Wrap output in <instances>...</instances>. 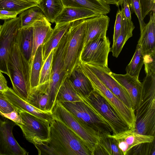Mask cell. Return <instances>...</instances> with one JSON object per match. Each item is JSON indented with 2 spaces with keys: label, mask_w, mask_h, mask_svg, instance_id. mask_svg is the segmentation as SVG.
Returning <instances> with one entry per match:
<instances>
[{
  "label": "cell",
  "mask_w": 155,
  "mask_h": 155,
  "mask_svg": "<svg viewBox=\"0 0 155 155\" xmlns=\"http://www.w3.org/2000/svg\"><path fill=\"white\" fill-rule=\"evenodd\" d=\"M35 146L39 155H91L83 140L54 117L50 123L48 140Z\"/></svg>",
  "instance_id": "cell-1"
},
{
  "label": "cell",
  "mask_w": 155,
  "mask_h": 155,
  "mask_svg": "<svg viewBox=\"0 0 155 155\" xmlns=\"http://www.w3.org/2000/svg\"><path fill=\"white\" fill-rule=\"evenodd\" d=\"M7 68L13 91L27 101L31 89V64L23 56L16 41L9 53Z\"/></svg>",
  "instance_id": "cell-2"
},
{
  "label": "cell",
  "mask_w": 155,
  "mask_h": 155,
  "mask_svg": "<svg viewBox=\"0 0 155 155\" xmlns=\"http://www.w3.org/2000/svg\"><path fill=\"white\" fill-rule=\"evenodd\" d=\"M68 111L87 127L100 137L112 134L106 120L85 97L76 102H60Z\"/></svg>",
  "instance_id": "cell-3"
},
{
  "label": "cell",
  "mask_w": 155,
  "mask_h": 155,
  "mask_svg": "<svg viewBox=\"0 0 155 155\" xmlns=\"http://www.w3.org/2000/svg\"><path fill=\"white\" fill-rule=\"evenodd\" d=\"M135 110V124L145 129L155 127V75L146 74Z\"/></svg>",
  "instance_id": "cell-4"
},
{
  "label": "cell",
  "mask_w": 155,
  "mask_h": 155,
  "mask_svg": "<svg viewBox=\"0 0 155 155\" xmlns=\"http://www.w3.org/2000/svg\"><path fill=\"white\" fill-rule=\"evenodd\" d=\"M79 65L83 72L90 80L94 90L102 96L114 108L130 129H134L135 121V110L127 107L110 91L85 63L80 62Z\"/></svg>",
  "instance_id": "cell-5"
},
{
  "label": "cell",
  "mask_w": 155,
  "mask_h": 155,
  "mask_svg": "<svg viewBox=\"0 0 155 155\" xmlns=\"http://www.w3.org/2000/svg\"><path fill=\"white\" fill-rule=\"evenodd\" d=\"M68 30L63 37L58 46L54 49L50 81L49 100L47 108V111H51L55 103L58 90L67 77L64 59L69 38Z\"/></svg>",
  "instance_id": "cell-6"
},
{
  "label": "cell",
  "mask_w": 155,
  "mask_h": 155,
  "mask_svg": "<svg viewBox=\"0 0 155 155\" xmlns=\"http://www.w3.org/2000/svg\"><path fill=\"white\" fill-rule=\"evenodd\" d=\"M68 31L69 38L64 59L67 77L80 62V57L85 41V19L77 20L71 23Z\"/></svg>",
  "instance_id": "cell-7"
},
{
  "label": "cell",
  "mask_w": 155,
  "mask_h": 155,
  "mask_svg": "<svg viewBox=\"0 0 155 155\" xmlns=\"http://www.w3.org/2000/svg\"><path fill=\"white\" fill-rule=\"evenodd\" d=\"M51 112L55 117L71 129L83 140L92 155L100 137L81 123L60 102L55 101Z\"/></svg>",
  "instance_id": "cell-8"
},
{
  "label": "cell",
  "mask_w": 155,
  "mask_h": 155,
  "mask_svg": "<svg viewBox=\"0 0 155 155\" xmlns=\"http://www.w3.org/2000/svg\"><path fill=\"white\" fill-rule=\"evenodd\" d=\"M21 117L22 124L16 123L21 129L26 139L35 146L48 141L50 123L26 111L15 109Z\"/></svg>",
  "instance_id": "cell-9"
},
{
  "label": "cell",
  "mask_w": 155,
  "mask_h": 155,
  "mask_svg": "<svg viewBox=\"0 0 155 155\" xmlns=\"http://www.w3.org/2000/svg\"><path fill=\"white\" fill-rule=\"evenodd\" d=\"M21 28L20 16L5 21L0 31V71L9 76L7 61L10 51L16 42Z\"/></svg>",
  "instance_id": "cell-10"
},
{
  "label": "cell",
  "mask_w": 155,
  "mask_h": 155,
  "mask_svg": "<svg viewBox=\"0 0 155 155\" xmlns=\"http://www.w3.org/2000/svg\"><path fill=\"white\" fill-rule=\"evenodd\" d=\"M106 120L116 134L130 129L114 108L97 92L92 91L84 97Z\"/></svg>",
  "instance_id": "cell-11"
},
{
  "label": "cell",
  "mask_w": 155,
  "mask_h": 155,
  "mask_svg": "<svg viewBox=\"0 0 155 155\" xmlns=\"http://www.w3.org/2000/svg\"><path fill=\"white\" fill-rule=\"evenodd\" d=\"M110 42L107 37L91 41L84 46L80 62L102 67H107L108 57L110 52Z\"/></svg>",
  "instance_id": "cell-12"
},
{
  "label": "cell",
  "mask_w": 155,
  "mask_h": 155,
  "mask_svg": "<svg viewBox=\"0 0 155 155\" xmlns=\"http://www.w3.org/2000/svg\"><path fill=\"white\" fill-rule=\"evenodd\" d=\"M16 123L0 114V155H26L28 153L18 143L12 133Z\"/></svg>",
  "instance_id": "cell-13"
},
{
  "label": "cell",
  "mask_w": 155,
  "mask_h": 155,
  "mask_svg": "<svg viewBox=\"0 0 155 155\" xmlns=\"http://www.w3.org/2000/svg\"><path fill=\"white\" fill-rule=\"evenodd\" d=\"M91 71L113 94L128 107L133 108L130 96L126 89L110 75L108 67L85 63Z\"/></svg>",
  "instance_id": "cell-14"
},
{
  "label": "cell",
  "mask_w": 155,
  "mask_h": 155,
  "mask_svg": "<svg viewBox=\"0 0 155 155\" xmlns=\"http://www.w3.org/2000/svg\"><path fill=\"white\" fill-rule=\"evenodd\" d=\"M109 21V18L106 15H99L85 19L86 33L84 46L93 40L106 37Z\"/></svg>",
  "instance_id": "cell-15"
},
{
  "label": "cell",
  "mask_w": 155,
  "mask_h": 155,
  "mask_svg": "<svg viewBox=\"0 0 155 155\" xmlns=\"http://www.w3.org/2000/svg\"><path fill=\"white\" fill-rule=\"evenodd\" d=\"M8 101L13 106L15 109H17L26 111L34 116L48 121L50 123L54 117L51 111H44L37 108L18 96L13 89L9 87L3 92Z\"/></svg>",
  "instance_id": "cell-16"
},
{
  "label": "cell",
  "mask_w": 155,
  "mask_h": 155,
  "mask_svg": "<svg viewBox=\"0 0 155 155\" xmlns=\"http://www.w3.org/2000/svg\"><path fill=\"white\" fill-rule=\"evenodd\" d=\"M110 74L126 89L131 99L133 107L135 110L141 90L142 83L127 73L118 74L111 71Z\"/></svg>",
  "instance_id": "cell-17"
},
{
  "label": "cell",
  "mask_w": 155,
  "mask_h": 155,
  "mask_svg": "<svg viewBox=\"0 0 155 155\" xmlns=\"http://www.w3.org/2000/svg\"><path fill=\"white\" fill-rule=\"evenodd\" d=\"M139 42L144 55L155 52V13L151 12L149 22L140 31Z\"/></svg>",
  "instance_id": "cell-18"
},
{
  "label": "cell",
  "mask_w": 155,
  "mask_h": 155,
  "mask_svg": "<svg viewBox=\"0 0 155 155\" xmlns=\"http://www.w3.org/2000/svg\"><path fill=\"white\" fill-rule=\"evenodd\" d=\"M67 78L74 89L82 96L86 97L94 90L90 80L83 72L79 64Z\"/></svg>",
  "instance_id": "cell-19"
},
{
  "label": "cell",
  "mask_w": 155,
  "mask_h": 155,
  "mask_svg": "<svg viewBox=\"0 0 155 155\" xmlns=\"http://www.w3.org/2000/svg\"><path fill=\"white\" fill-rule=\"evenodd\" d=\"M49 87L50 81H49L31 88L26 102L39 110L47 111Z\"/></svg>",
  "instance_id": "cell-20"
},
{
  "label": "cell",
  "mask_w": 155,
  "mask_h": 155,
  "mask_svg": "<svg viewBox=\"0 0 155 155\" xmlns=\"http://www.w3.org/2000/svg\"><path fill=\"white\" fill-rule=\"evenodd\" d=\"M98 15L94 12L86 8L64 7L55 19L54 22L55 24L71 23L77 20L86 19Z\"/></svg>",
  "instance_id": "cell-21"
},
{
  "label": "cell",
  "mask_w": 155,
  "mask_h": 155,
  "mask_svg": "<svg viewBox=\"0 0 155 155\" xmlns=\"http://www.w3.org/2000/svg\"><path fill=\"white\" fill-rule=\"evenodd\" d=\"M16 41L23 56L31 64L33 46V26L19 28Z\"/></svg>",
  "instance_id": "cell-22"
},
{
  "label": "cell",
  "mask_w": 155,
  "mask_h": 155,
  "mask_svg": "<svg viewBox=\"0 0 155 155\" xmlns=\"http://www.w3.org/2000/svg\"><path fill=\"white\" fill-rule=\"evenodd\" d=\"M33 27V46L31 61L38 47L45 43L53 30L51 23L45 17L35 21Z\"/></svg>",
  "instance_id": "cell-23"
},
{
  "label": "cell",
  "mask_w": 155,
  "mask_h": 155,
  "mask_svg": "<svg viewBox=\"0 0 155 155\" xmlns=\"http://www.w3.org/2000/svg\"><path fill=\"white\" fill-rule=\"evenodd\" d=\"M64 7L86 8L98 15H106L110 10V5L102 0H61Z\"/></svg>",
  "instance_id": "cell-24"
},
{
  "label": "cell",
  "mask_w": 155,
  "mask_h": 155,
  "mask_svg": "<svg viewBox=\"0 0 155 155\" xmlns=\"http://www.w3.org/2000/svg\"><path fill=\"white\" fill-rule=\"evenodd\" d=\"M71 24L68 22L56 24L49 37L43 45L44 62L51 51L58 46L63 37L69 29Z\"/></svg>",
  "instance_id": "cell-25"
},
{
  "label": "cell",
  "mask_w": 155,
  "mask_h": 155,
  "mask_svg": "<svg viewBox=\"0 0 155 155\" xmlns=\"http://www.w3.org/2000/svg\"><path fill=\"white\" fill-rule=\"evenodd\" d=\"M134 28L131 20L126 18L123 13V22L120 33L110 49V52H112L113 56L116 58L118 57L126 42L133 36L132 32Z\"/></svg>",
  "instance_id": "cell-26"
},
{
  "label": "cell",
  "mask_w": 155,
  "mask_h": 155,
  "mask_svg": "<svg viewBox=\"0 0 155 155\" xmlns=\"http://www.w3.org/2000/svg\"><path fill=\"white\" fill-rule=\"evenodd\" d=\"M108 135L115 139L123 140L128 145L129 151L132 148L140 144L150 142L155 140V136L137 133L134 131V129H129L117 134Z\"/></svg>",
  "instance_id": "cell-27"
},
{
  "label": "cell",
  "mask_w": 155,
  "mask_h": 155,
  "mask_svg": "<svg viewBox=\"0 0 155 155\" xmlns=\"http://www.w3.org/2000/svg\"><path fill=\"white\" fill-rule=\"evenodd\" d=\"M38 4L45 18L52 23L64 7L61 0H39Z\"/></svg>",
  "instance_id": "cell-28"
},
{
  "label": "cell",
  "mask_w": 155,
  "mask_h": 155,
  "mask_svg": "<svg viewBox=\"0 0 155 155\" xmlns=\"http://www.w3.org/2000/svg\"><path fill=\"white\" fill-rule=\"evenodd\" d=\"M43 45L37 49L31 64L30 82L31 89L35 87L39 84L41 70L43 65L42 55Z\"/></svg>",
  "instance_id": "cell-29"
},
{
  "label": "cell",
  "mask_w": 155,
  "mask_h": 155,
  "mask_svg": "<svg viewBox=\"0 0 155 155\" xmlns=\"http://www.w3.org/2000/svg\"><path fill=\"white\" fill-rule=\"evenodd\" d=\"M82 98V96L75 91L67 78L58 90L55 101L76 102L81 100Z\"/></svg>",
  "instance_id": "cell-30"
},
{
  "label": "cell",
  "mask_w": 155,
  "mask_h": 155,
  "mask_svg": "<svg viewBox=\"0 0 155 155\" xmlns=\"http://www.w3.org/2000/svg\"><path fill=\"white\" fill-rule=\"evenodd\" d=\"M143 64V55L141 45L138 41L133 58L126 67V73L139 80L140 72Z\"/></svg>",
  "instance_id": "cell-31"
},
{
  "label": "cell",
  "mask_w": 155,
  "mask_h": 155,
  "mask_svg": "<svg viewBox=\"0 0 155 155\" xmlns=\"http://www.w3.org/2000/svg\"><path fill=\"white\" fill-rule=\"evenodd\" d=\"M19 16L21 18V28L32 26L35 21L45 17L38 5L25 10L21 13Z\"/></svg>",
  "instance_id": "cell-32"
},
{
  "label": "cell",
  "mask_w": 155,
  "mask_h": 155,
  "mask_svg": "<svg viewBox=\"0 0 155 155\" xmlns=\"http://www.w3.org/2000/svg\"><path fill=\"white\" fill-rule=\"evenodd\" d=\"M38 5L35 2L22 0H0V10L16 12L20 14L31 7Z\"/></svg>",
  "instance_id": "cell-33"
},
{
  "label": "cell",
  "mask_w": 155,
  "mask_h": 155,
  "mask_svg": "<svg viewBox=\"0 0 155 155\" xmlns=\"http://www.w3.org/2000/svg\"><path fill=\"white\" fill-rule=\"evenodd\" d=\"M98 144L104 155H122L116 140L108 135L101 137Z\"/></svg>",
  "instance_id": "cell-34"
},
{
  "label": "cell",
  "mask_w": 155,
  "mask_h": 155,
  "mask_svg": "<svg viewBox=\"0 0 155 155\" xmlns=\"http://www.w3.org/2000/svg\"><path fill=\"white\" fill-rule=\"evenodd\" d=\"M127 155H155V140L150 142L140 144L132 148Z\"/></svg>",
  "instance_id": "cell-35"
},
{
  "label": "cell",
  "mask_w": 155,
  "mask_h": 155,
  "mask_svg": "<svg viewBox=\"0 0 155 155\" xmlns=\"http://www.w3.org/2000/svg\"><path fill=\"white\" fill-rule=\"evenodd\" d=\"M54 49L44 62L40 74L39 84L50 81Z\"/></svg>",
  "instance_id": "cell-36"
},
{
  "label": "cell",
  "mask_w": 155,
  "mask_h": 155,
  "mask_svg": "<svg viewBox=\"0 0 155 155\" xmlns=\"http://www.w3.org/2000/svg\"><path fill=\"white\" fill-rule=\"evenodd\" d=\"M143 64L146 74L155 75V52L143 55Z\"/></svg>",
  "instance_id": "cell-37"
},
{
  "label": "cell",
  "mask_w": 155,
  "mask_h": 155,
  "mask_svg": "<svg viewBox=\"0 0 155 155\" xmlns=\"http://www.w3.org/2000/svg\"><path fill=\"white\" fill-rule=\"evenodd\" d=\"M129 1L130 8L132 12L135 13L138 19L141 31L145 26L146 24L142 16L140 0H129Z\"/></svg>",
  "instance_id": "cell-38"
},
{
  "label": "cell",
  "mask_w": 155,
  "mask_h": 155,
  "mask_svg": "<svg viewBox=\"0 0 155 155\" xmlns=\"http://www.w3.org/2000/svg\"><path fill=\"white\" fill-rule=\"evenodd\" d=\"M15 110L13 106L6 98L3 92L0 91V114H7Z\"/></svg>",
  "instance_id": "cell-39"
},
{
  "label": "cell",
  "mask_w": 155,
  "mask_h": 155,
  "mask_svg": "<svg viewBox=\"0 0 155 155\" xmlns=\"http://www.w3.org/2000/svg\"><path fill=\"white\" fill-rule=\"evenodd\" d=\"M143 19L150 12H155V0H140Z\"/></svg>",
  "instance_id": "cell-40"
},
{
  "label": "cell",
  "mask_w": 155,
  "mask_h": 155,
  "mask_svg": "<svg viewBox=\"0 0 155 155\" xmlns=\"http://www.w3.org/2000/svg\"><path fill=\"white\" fill-rule=\"evenodd\" d=\"M123 22V13L122 10L117 11L115 23L113 37V44L115 42L120 33Z\"/></svg>",
  "instance_id": "cell-41"
},
{
  "label": "cell",
  "mask_w": 155,
  "mask_h": 155,
  "mask_svg": "<svg viewBox=\"0 0 155 155\" xmlns=\"http://www.w3.org/2000/svg\"><path fill=\"white\" fill-rule=\"evenodd\" d=\"M20 13L18 12L0 10V19L10 20L15 18Z\"/></svg>",
  "instance_id": "cell-42"
},
{
  "label": "cell",
  "mask_w": 155,
  "mask_h": 155,
  "mask_svg": "<svg viewBox=\"0 0 155 155\" xmlns=\"http://www.w3.org/2000/svg\"><path fill=\"white\" fill-rule=\"evenodd\" d=\"M122 5L123 7L121 10L124 16L126 18L131 20V12L129 0H124Z\"/></svg>",
  "instance_id": "cell-43"
},
{
  "label": "cell",
  "mask_w": 155,
  "mask_h": 155,
  "mask_svg": "<svg viewBox=\"0 0 155 155\" xmlns=\"http://www.w3.org/2000/svg\"><path fill=\"white\" fill-rule=\"evenodd\" d=\"M2 116L12 120L15 123L22 124L21 117L18 112L16 110L10 113L4 114Z\"/></svg>",
  "instance_id": "cell-44"
},
{
  "label": "cell",
  "mask_w": 155,
  "mask_h": 155,
  "mask_svg": "<svg viewBox=\"0 0 155 155\" xmlns=\"http://www.w3.org/2000/svg\"><path fill=\"white\" fill-rule=\"evenodd\" d=\"M0 71V91L4 92L8 89L7 81L3 75Z\"/></svg>",
  "instance_id": "cell-45"
},
{
  "label": "cell",
  "mask_w": 155,
  "mask_h": 155,
  "mask_svg": "<svg viewBox=\"0 0 155 155\" xmlns=\"http://www.w3.org/2000/svg\"><path fill=\"white\" fill-rule=\"evenodd\" d=\"M108 4H113L117 7L122 6L124 0H102Z\"/></svg>",
  "instance_id": "cell-46"
},
{
  "label": "cell",
  "mask_w": 155,
  "mask_h": 155,
  "mask_svg": "<svg viewBox=\"0 0 155 155\" xmlns=\"http://www.w3.org/2000/svg\"><path fill=\"white\" fill-rule=\"evenodd\" d=\"M25 1H29V2H35L37 3L38 4L39 0H22Z\"/></svg>",
  "instance_id": "cell-47"
},
{
  "label": "cell",
  "mask_w": 155,
  "mask_h": 155,
  "mask_svg": "<svg viewBox=\"0 0 155 155\" xmlns=\"http://www.w3.org/2000/svg\"><path fill=\"white\" fill-rule=\"evenodd\" d=\"M2 25H0V31H1Z\"/></svg>",
  "instance_id": "cell-48"
}]
</instances>
